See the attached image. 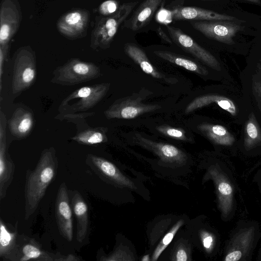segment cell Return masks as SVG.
Masks as SVG:
<instances>
[{"instance_id": "obj_1", "label": "cell", "mask_w": 261, "mask_h": 261, "mask_svg": "<svg viewBox=\"0 0 261 261\" xmlns=\"http://www.w3.org/2000/svg\"><path fill=\"white\" fill-rule=\"evenodd\" d=\"M57 168V160L54 148L42 152L35 169L27 175L25 218H28L36 210L46 190L53 180Z\"/></svg>"}, {"instance_id": "obj_2", "label": "cell", "mask_w": 261, "mask_h": 261, "mask_svg": "<svg viewBox=\"0 0 261 261\" xmlns=\"http://www.w3.org/2000/svg\"><path fill=\"white\" fill-rule=\"evenodd\" d=\"M261 238V229L254 220H240L231 230L224 247V261H251Z\"/></svg>"}, {"instance_id": "obj_3", "label": "cell", "mask_w": 261, "mask_h": 261, "mask_svg": "<svg viewBox=\"0 0 261 261\" xmlns=\"http://www.w3.org/2000/svg\"><path fill=\"white\" fill-rule=\"evenodd\" d=\"M213 181L218 208L222 220L230 221L237 211V185L232 172L228 165L216 162L208 165L205 176Z\"/></svg>"}, {"instance_id": "obj_4", "label": "cell", "mask_w": 261, "mask_h": 261, "mask_svg": "<svg viewBox=\"0 0 261 261\" xmlns=\"http://www.w3.org/2000/svg\"><path fill=\"white\" fill-rule=\"evenodd\" d=\"M110 83H100L82 87L72 92L61 103V114H73L92 108L106 95Z\"/></svg>"}, {"instance_id": "obj_5", "label": "cell", "mask_w": 261, "mask_h": 261, "mask_svg": "<svg viewBox=\"0 0 261 261\" xmlns=\"http://www.w3.org/2000/svg\"><path fill=\"white\" fill-rule=\"evenodd\" d=\"M101 74L99 67L95 64L72 59L54 70L51 82L72 86L96 79Z\"/></svg>"}, {"instance_id": "obj_6", "label": "cell", "mask_w": 261, "mask_h": 261, "mask_svg": "<svg viewBox=\"0 0 261 261\" xmlns=\"http://www.w3.org/2000/svg\"><path fill=\"white\" fill-rule=\"evenodd\" d=\"M149 94L145 90L139 93H135L116 100L104 112L108 119H130L136 118L145 113L160 109L161 106L154 104H146L142 100Z\"/></svg>"}, {"instance_id": "obj_7", "label": "cell", "mask_w": 261, "mask_h": 261, "mask_svg": "<svg viewBox=\"0 0 261 261\" xmlns=\"http://www.w3.org/2000/svg\"><path fill=\"white\" fill-rule=\"evenodd\" d=\"M36 75V62L33 56L25 53L19 55L13 65V93L19 94L29 88L34 84Z\"/></svg>"}, {"instance_id": "obj_8", "label": "cell", "mask_w": 261, "mask_h": 261, "mask_svg": "<svg viewBox=\"0 0 261 261\" xmlns=\"http://www.w3.org/2000/svg\"><path fill=\"white\" fill-rule=\"evenodd\" d=\"M167 29L171 38L178 45L211 68L220 70V64L215 57L200 46L190 36L175 27L167 25Z\"/></svg>"}, {"instance_id": "obj_9", "label": "cell", "mask_w": 261, "mask_h": 261, "mask_svg": "<svg viewBox=\"0 0 261 261\" xmlns=\"http://www.w3.org/2000/svg\"><path fill=\"white\" fill-rule=\"evenodd\" d=\"M56 217L60 234L68 241L73 238L72 211L66 184L59 187L55 204Z\"/></svg>"}, {"instance_id": "obj_10", "label": "cell", "mask_w": 261, "mask_h": 261, "mask_svg": "<svg viewBox=\"0 0 261 261\" xmlns=\"http://www.w3.org/2000/svg\"><path fill=\"white\" fill-rule=\"evenodd\" d=\"M191 24L206 37L227 44L232 42L233 38L241 29L240 25L229 22L198 21H192Z\"/></svg>"}, {"instance_id": "obj_11", "label": "cell", "mask_w": 261, "mask_h": 261, "mask_svg": "<svg viewBox=\"0 0 261 261\" xmlns=\"http://www.w3.org/2000/svg\"><path fill=\"white\" fill-rule=\"evenodd\" d=\"M135 137L138 144L153 152L164 162L181 164L187 160L186 154L174 145L156 142L137 134Z\"/></svg>"}, {"instance_id": "obj_12", "label": "cell", "mask_w": 261, "mask_h": 261, "mask_svg": "<svg viewBox=\"0 0 261 261\" xmlns=\"http://www.w3.org/2000/svg\"><path fill=\"white\" fill-rule=\"evenodd\" d=\"M171 17L176 20L232 21L235 19L231 16L195 7H183L177 9L172 13Z\"/></svg>"}, {"instance_id": "obj_13", "label": "cell", "mask_w": 261, "mask_h": 261, "mask_svg": "<svg viewBox=\"0 0 261 261\" xmlns=\"http://www.w3.org/2000/svg\"><path fill=\"white\" fill-rule=\"evenodd\" d=\"M9 128L11 134L19 139L28 136L34 125V117L32 112L22 108L15 110L9 120Z\"/></svg>"}, {"instance_id": "obj_14", "label": "cell", "mask_w": 261, "mask_h": 261, "mask_svg": "<svg viewBox=\"0 0 261 261\" xmlns=\"http://www.w3.org/2000/svg\"><path fill=\"white\" fill-rule=\"evenodd\" d=\"M92 165L102 174L117 184L130 189H135L134 182L123 174L111 162L98 156L89 154Z\"/></svg>"}, {"instance_id": "obj_15", "label": "cell", "mask_w": 261, "mask_h": 261, "mask_svg": "<svg viewBox=\"0 0 261 261\" xmlns=\"http://www.w3.org/2000/svg\"><path fill=\"white\" fill-rule=\"evenodd\" d=\"M0 116V196L2 198L5 195V185L12 174L13 167L12 163L6 156V118L2 111Z\"/></svg>"}, {"instance_id": "obj_16", "label": "cell", "mask_w": 261, "mask_h": 261, "mask_svg": "<svg viewBox=\"0 0 261 261\" xmlns=\"http://www.w3.org/2000/svg\"><path fill=\"white\" fill-rule=\"evenodd\" d=\"M127 55L141 68L143 72L154 78L162 80L168 83L176 82V79L168 77L160 72L150 63L144 51L133 44H127L125 47Z\"/></svg>"}, {"instance_id": "obj_17", "label": "cell", "mask_w": 261, "mask_h": 261, "mask_svg": "<svg viewBox=\"0 0 261 261\" xmlns=\"http://www.w3.org/2000/svg\"><path fill=\"white\" fill-rule=\"evenodd\" d=\"M71 205L76 220V240L81 243L85 239L88 229V207L81 194L76 191L72 198Z\"/></svg>"}, {"instance_id": "obj_18", "label": "cell", "mask_w": 261, "mask_h": 261, "mask_svg": "<svg viewBox=\"0 0 261 261\" xmlns=\"http://www.w3.org/2000/svg\"><path fill=\"white\" fill-rule=\"evenodd\" d=\"M213 103H215L232 116L237 114L234 103L230 99L217 94H206L195 98L188 104L185 112L188 114Z\"/></svg>"}, {"instance_id": "obj_19", "label": "cell", "mask_w": 261, "mask_h": 261, "mask_svg": "<svg viewBox=\"0 0 261 261\" xmlns=\"http://www.w3.org/2000/svg\"><path fill=\"white\" fill-rule=\"evenodd\" d=\"M55 259L53 254L43 251L34 240L25 239L21 245L17 243L16 260H55Z\"/></svg>"}, {"instance_id": "obj_20", "label": "cell", "mask_w": 261, "mask_h": 261, "mask_svg": "<svg viewBox=\"0 0 261 261\" xmlns=\"http://www.w3.org/2000/svg\"><path fill=\"white\" fill-rule=\"evenodd\" d=\"M163 0H145L130 18L129 28L138 30L146 25L151 19L153 14Z\"/></svg>"}, {"instance_id": "obj_21", "label": "cell", "mask_w": 261, "mask_h": 261, "mask_svg": "<svg viewBox=\"0 0 261 261\" xmlns=\"http://www.w3.org/2000/svg\"><path fill=\"white\" fill-rule=\"evenodd\" d=\"M198 129L216 145L231 146L236 141L233 136L220 125L203 123L198 126Z\"/></svg>"}, {"instance_id": "obj_22", "label": "cell", "mask_w": 261, "mask_h": 261, "mask_svg": "<svg viewBox=\"0 0 261 261\" xmlns=\"http://www.w3.org/2000/svg\"><path fill=\"white\" fill-rule=\"evenodd\" d=\"M0 224V257L5 260H16L18 243L17 233L8 230L2 219Z\"/></svg>"}, {"instance_id": "obj_23", "label": "cell", "mask_w": 261, "mask_h": 261, "mask_svg": "<svg viewBox=\"0 0 261 261\" xmlns=\"http://www.w3.org/2000/svg\"><path fill=\"white\" fill-rule=\"evenodd\" d=\"M154 53L160 58L174 64L182 67L190 71L202 75H205L207 74L206 69L197 64L196 62L178 56L173 53L163 50L155 51Z\"/></svg>"}, {"instance_id": "obj_24", "label": "cell", "mask_w": 261, "mask_h": 261, "mask_svg": "<svg viewBox=\"0 0 261 261\" xmlns=\"http://www.w3.org/2000/svg\"><path fill=\"white\" fill-rule=\"evenodd\" d=\"M261 146V132L254 116L251 114L244 129V148L249 152Z\"/></svg>"}, {"instance_id": "obj_25", "label": "cell", "mask_w": 261, "mask_h": 261, "mask_svg": "<svg viewBox=\"0 0 261 261\" xmlns=\"http://www.w3.org/2000/svg\"><path fill=\"white\" fill-rule=\"evenodd\" d=\"M106 132V128H90L81 131L71 139L82 144L87 145L98 144L107 141Z\"/></svg>"}, {"instance_id": "obj_26", "label": "cell", "mask_w": 261, "mask_h": 261, "mask_svg": "<svg viewBox=\"0 0 261 261\" xmlns=\"http://www.w3.org/2000/svg\"><path fill=\"white\" fill-rule=\"evenodd\" d=\"M199 236L205 252L208 254L215 253L220 244L219 236L215 231L204 229L200 230Z\"/></svg>"}, {"instance_id": "obj_27", "label": "cell", "mask_w": 261, "mask_h": 261, "mask_svg": "<svg viewBox=\"0 0 261 261\" xmlns=\"http://www.w3.org/2000/svg\"><path fill=\"white\" fill-rule=\"evenodd\" d=\"M184 221L180 220L171 228V229L164 236L162 241L159 244L155 249L151 260H156L162 252L166 249L169 244L173 239L175 234L177 232L179 228L183 225Z\"/></svg>"}, {"instance_id": "obj_28", "label": "cell", "mask_w": 261, "mask_h": 261, "mask_svg": "<svg viewBox=\"0 0 261 261\" xmlns=\"http://www.w3.org/2000/svg\"><path fill=\"white\" fill-rule=\"evenodd\" d=\"M156 129L164 135L175 139L186 141L188 140L185 132L181 129L169 126L161 125L158 126Z\"/></svg>"}, {"instance_id": "obj_29", "label": "cell", "mask_w": 261, "mask_h": 261, "mask_svg": "<svg viewBox=\"0 0 261 261\" xmlns=\"http://www.w3.org/2000/svg\"><path fill=\"white\" fill-rule=\"evenodd\" d=\"M132 255L124 248H117L112 254L107 257L101 258L102 260H132Z\"/></svg>"}, {"instance_id": "obj_30", "label": "cell", "mask_w": 261, "mask_h": 261, "mask_svg": "<svg viewBox=\"0 0 261 261\" xmlns=\"http://www.w3.org/2000/svg\"><path fill=\"white\" fill-rule=\"evenodd\" d=\"M252 181L256 185L261 195V161L253 168Z\"/></svg>"}, {"instance_id": "obj_31", "label": "cell", "mask_w": 261, "mask_h": 261, "mask_svg": "<svg viewBox=\"0 0 261 261\" xmlns=\"http://www.w3.org/2000/svg\"><path fill=\"white\" fill-rule=\"evenodd\" d=\"M117 8V4L114 1H107L103 3L100 6V11L105 14L114 12Z\"/></svg>"}, {"instance_id": "obj_32", "label": "cell", "mask_w": 261, "mask_h": 261, "mask_svg": "<svg viewBox=\"0 0 261 261\" xmlns=\"http://www.w3.org/2000/svg\"><path fill=\"white\" fill-rule=\"evenodd\" d=\"M172 259L176 261H187L189 260L187 251L184 246H181L178 247Z\"/></svg>"}, {"instance_id": "obj_33", "label": "cell", "mask_w": 261, "mask_h": 261, "mask_svg": "<svg viewBox=\"0 0 261 261\" xmlns=\"http://www.w3.org/2000/svg\"><path fill=\"white\" fill-rule=\"evenodd\" d=\"M81 18V15L79 12H73L68 14L65 17L66 22L69 24H74L77 23Z\"/></svg>"}, {"instance_id": "obj_34", "label": "cell", "mask_w": 261, "mask_h": 261, "mask_svg": "<svg viewBox=\"0 0 261 261\" xmlns=\"http://www.w3.org/2000/svg\"><path fill=\"white\" fill-rule=\"evenodd\" d=\"M10 28L8 25L5 24L2 25L0 31L1 43L4 42L9 35Z\"/></svg>"}, {"instance_id": "obj_35", "label": "cell", "mask_w": 261, "mask_h": 261, "mask_svg": "<svg viewBox=\"0 0 261 261\" xmlns=\"http://www.w3.org/2000/svg\"><path fill=\"white\" fill-rule=\"evenodd\" d=\"M261 71V66L259 67ZM253 88L257 96H258L261 101V76L259 79L254 80Z\"/></svg>"}, {"instance_id": "obj_36", "label": "cell", "mask_w": 261, "mask_h": 261, "mask_svg": "<svg viewBox=\"0 0 261 261\" xmlns=\"http://www.w3.org/2000/svg\"><path fill=\"white\" fill-rule=\"evenodd\" d=\"M4 61H5V56L4 53L2 49L1 48L0 49V89L2 90V75H3V66L4 64Z\"/></svg>"}, {"instance_id": "obj_37", "label": "cell", "mask_w": 261, "mask_h": 261, "mask_svg": "<svg viewBox=\"0 0 261 261\" xmlns=\"http://www.w3.org/2000/svg\"><path fill=\"white\" fill-rule=\"evenodd\" d=\"M55 257V260H63V261H70V260H79L77 257L75 256L69 254L66 256H62Z\"/></svg>"}, {"instance_id": "obj_38", "label": "cell", "mask_w": 261, "mask_h": 261, "mask_svg": "<svg viewBox=\"0 0 261 261\" xmlns=\"http://www.w3.org/2000/svg\"><path fill=\"white\" fill-rule=\"evenodd\" d=\"M157 32L159 35V36L165 41L171 44L172 41L171 39L168 37V36L167 35V34L164 32V31L162 30V28L160 26L157 29Z\"/></svg>"}, {"instance_id": "obj_39", "label": "cell", "mask_w": 261, "mask_h": 261, "mask_svg": "<svg viewBox=\"0 0 261 261\" xmlns=\"http://www.w3.org/2000/svg\"><path fill=\"white\" fill-rule=\"evenodd\" d=\"M256 260L257 261H261V244L260 245L258 248V251H257V254Z\"/></svg>"}, {"instance_id": "obj_40", "label": "cell", "mask_w": 261, "mask_h": 261, "mask_svg": "<svg viewBox=\"0 0 261 261\" xmlns=\"http://www.w3.org/2000/svg\"><path fill=\"white\" fill-rule=\"evenodd\" d=\"M246 1H248L249 2L255 4L256 5H261V1L260 0H245Z\"/></svg>"}, {"instance_id": "obj_41", "label": "cell", "mask_w": 261, "mask_h": 261, "mask_svg": "<svg viewBox=\"0 0 261 261\" xmlns=\"http://www.w3.org/2000/svg\"><path fill=\"white\" fill-rule=\"evenodd\" d=\"M205 1H215V0H205Z\"/></svg>"}]
</instances>
